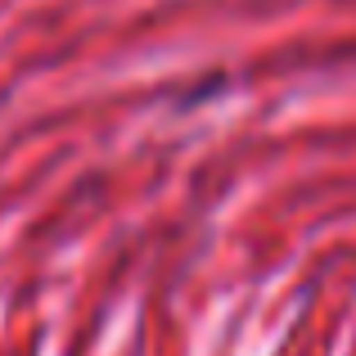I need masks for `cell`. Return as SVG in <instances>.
Returning <instances> with one entry per match:
<instances>
[]
</instances>
